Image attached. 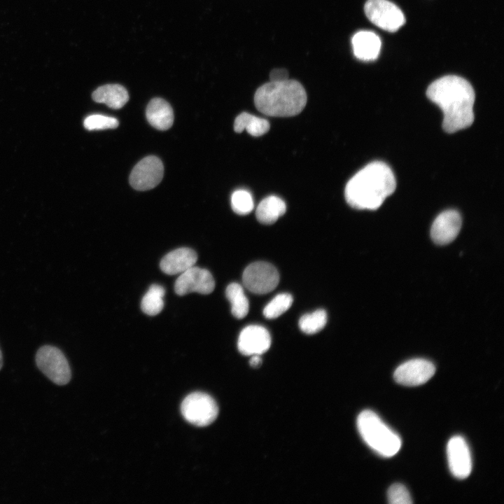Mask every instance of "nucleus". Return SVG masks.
<instances>
[{
    "instance_id": "obj_21",
    "label": "nucleus",
    "mask_w": 504,
    "mask_h": 504,
    "mask_svg": "<svg viewBox=\"0 0 504 504\" xmlns=\"http://www.w3.org/2000/svg\"><path fill=\"white\" fill-rule=\"evenodd\" d=\"M225 295L231 304L232 315L239 319L244 318L248 313L249 303L243 287L237 283H232L226 288Z\"/></svg>"
},
{
    "instance_id": "obj_7",
    "label": "nucleus",
    "mask_w": 504,
    "mask_h": 504,
    "mask_svg": "<svg viewBox=\"0 0 504 504\" xmlns=\"http://www.w3.org/2000/svg\"><path fill=\"white\" fill-rule=\"evenodd\" d=\"M279 281V274L272 264L258 261L246 267L242 275L245 288L255 294H266L273 290Z\"/></svg>"
},
{
    "instance_id": "obj_24",
    "label": "nucleus",
    "mask_w": 504,
    "mask_h": 504,
    "mask_svg": "<svg viewBox=\"0 0 504 504\" xmlns=\"http://www.w3.org/2000/svg\"><path fill=\"white\" fill-rule=\"evenodd\" d=\"M292 303L293 297L290 294H278L265 307L263 315L269 319L276 318L286 312Z\"/></svg>"
},
{
    "instance_id": "obj_16",
    "label": "nucleus",
    "mask_w": 504,
    "mask_h": 504,
    "mask_svg": "<svg viewBox=\"0 0 504 504\" xmlns=\"http://www.w3.org/2000/svg\"><path fill=\"white\" fill-rule=\"evenodd\" d=\"M354 55L363 61H370L377 58L382 42L380 38L370 31H360L351 39Z\"/></svg>"
},
{
    "instance_id": "obj_18",
    "label": "nucleus",
    "mask_w": 504,
    "mask_h": 504,
    "mask_svg": "<svg viewBox=\"0 0 504 504\" xmlns=\"http://www.w3.org/2000/svg\"><path fill=\"white\" fill-rule=\"evenodd\" d=\"M92 97L94 102L104 103L114 109L122 108L129 100L127 90L119 84L100 86L93 92Z\"/></svg>"
},
{
    "instance_id": "obj_25",
    "label": "nucleus",
    "mask_w": 504,
    "mask_h": 504,
    "mask_svg": "<svg viewBox=\"0 0 504 504\" xmlns=\"http://www.w3.org/2000/svg\"><path fill=\"white\" fill-rule=\"evenodd\" d=\"M231 206L237 214H249L253 209V200L251 193L245 190L234 191L231 197Z\"/></svg>"
},
{
    "instance_id": "obj_3",
    "label": "nucleus",
    "mask_w": 504,
    "mask_h": 504,
    "mask_svg": "<svg viewBox=\"0 0 504 504\" xmlns=\"http://www.w3.org/2000/svg\"><path fill=\"white\" fill-rule=\"evenodd\" d=\"M307 93L297 80L270 81L256 90V108L269 116L289 117L298 115L307 103Z\"/></svg>"
},
{
    "instance_id": "obj_10",
    "label": "nucleus",
    "mask_w": 504,
    "mask_h": 504,
    "mask_svg": "<svg viewBox=\"0 0 504 504\" xmlns=\"http://www.w3.org/2000/svg\"><path fill=\"white\" fill-rule=\"evenodd\" d=\"M214 288L215 281L210 272L195 265L180 274L174 284L175 293L178 295L190 293L206 295Z\"/></svg>"
},
{
    "instance_id": "obj_26",
    "label": "nucleus",
    "mask_w": 504,
    "mask_h": 504,
    "mask_svg": "<svg viewBox=\"0 0 504 504\" xmlns=\"http://www.w3.org/2000/svg\"><path fill=\"white\" fill-rule=\"evenodd\" d=\"M84 127L89 130L114 129L119 125L118 120L111 116L94 114L87 117L84 120Z\"/></svg>"
},
{
    "instance_id": "obj_13",
    "label": "nucleus",
    "mask_w": 504,
    "mask_h": 504,
    "mask_svg": "<svg viewBox=\"0 0 504 504\" xmlns=\"http://www.w3.org/2000/svg\"><path fill=\"white\" fill-rule=\"evenodd\" d=\"M270 345L271 337L268 330L256 325L245 327L237 342L239 352L245 356L261 355L270 349Z\"/></svg>"
},
{
    "instance_id": "obj_28",
    "label": "nucleus",
    "mask_w": 504,
    "mask_h": 504,
    "mask_svg": "<svg viewBox=\"0 0 504 504\" xmlns=\"http://www.w3.org/2000/svg\"><path fill=\"white\" fill-rule=\"evenodd\" d=\"M270 81H283L288 79V72L285 69H274L270 74Z\"/></svg>"
},
{
    "instance_id": "obj_8",
    "label": "nucleus",
    "mask_w": 504,
    "mask_h": 504,
    "mask_svg": "<svg viewBox=\"0 0 504 504\" xmlns=\"http://www.w3.org/2000/svg\"><path fill=\"white\" fill-rule=\"evenodd\" d=\"M364 9L374 24L390 32L396 31L405 22L401 10L388 0H368Z\"/></svg>"
},
{
    "instance_id": "obj_17",
    "label": "nucleus",
    "mask_w": 504,
    "mask_h": 504,
    "mask_svg": "<svg viewBox=\"0 0 504 504\" xmlns=\"http://www.w3.org/2000/svg\"><path fill=\"white\" fill-rule=\"evenodd\" d=\"M146 115L148 122L155 129L167 130L174 122V112L171 105L162 98H154L148 103Z\"/></svg>"
},
{
    "instance_id": "obj_6",
    "label": "nucleus",
    "mask_w": 504,
    "mask_h": 504,
    "mask_svg": "<svg viewBox=\"0 0 504 504\" xmlns=\"http://www.w3.org/2000/svg\"><path fill=\"white\" fill-rule=\"evenodd\" d=\"M181 411L189 423L197 426H206L216 419L218 407L214 399L207 393L194 392L183 400Z\"/></svg>"
},
{
    "instance_id": "obj_14",
    "label": "nucleus",
    "mask_w": 504,
    "mask_h": 504,
    "mask_svg": "<svg viewBox=\"0 0 504 504\" xmlns=\"http://www.w3.org/2000/svg\"><path fill=\"white\" fill-rule=\"evenodd\" d=\"M462 220L460 214L455 210H447L438 216L433 223L430 236L439 245L447 244L455 239L461 227Z\"/></svg>"
},
{
    "instance_id": "obj_1",
    "label": "nucleus",
    "mask_w": 504,
    "mask_h": 504,
    "mask_svg": "<svg viewBox=\"0 0 504 504\" xmlns=\"http://www.w3.org/2000/svg\"><path fill=\"white\" fill-rule=\"evenodd\" d=\"M426 95L442 109V127L447 133H454L472 124L475 95L465 79L454 75L443 76L428 86Z\"/></svg>"
},
{
    "instance_id": "obj_27",
    "label": "nucleus",
    "mask_w": 504,
    "mask_h": 504,
    "mask_svg": "<svg viewBox=\"0 0 504 504\" xmlns=\"http://www.w3.org/2000/svg\"><path fill=\"white\" fill-rule=\"evenodd\" d=\"M388 500L391 504H410L412 500L407 488L402 484L396 483L388 490Z\"/></svg>"
},
{
    "instance_id": "obj_20",
    "label": "nucleus",
    "mask_w": 504,
    "mask_h": 504,
    "mask_svg": "<svg viewBox=\"0 0 504 504\" xmlns=\"http://www.w3.org/2000/svg\"><path fill=\"white\" fill-rule=\"evenodd\" d=\"M234 130L237 133L246 130L251 135L259 136L269 131L270 123L266 119L248 113H241L234 120Z\"/></svg>"
},
{
    "instance_id": "obj_30",
    "label": "nucleus",
    "mask_w": 504,
    "mask_h": 504,
    "mask_svg": "<svg viewBox=\"0 0 504 504\" xmlns=\"http://www.w3.org/2000/svg\"><path fill=\"white\" fill-rule=\"evenodd\" d=\"M2 366H3V356H2L1 351L0 349V370L1 369Z\"/></svg>"
},
{
    "instance_id": "obj_9",
    "label": "nucleus",
    "mask_w": 504,
    "mask_h": 504,
    "mask_svg": "<svg viewBox=\"0 0 504 504\" xmlns=\"http://www.w3.org/2000/svg\"><path fill=\"white\" fill-rule=\"evenodd\" d=\"M164 166L156 156L143 158L133 168L130 176V183L137 190H148L156 187L162 181Z\"/></svg>"
},
{
    "instance_id": "obj_29",
    "label": "nucleus",
    "mask_w": 504,
    "mask_h": 504,
    "mask_svg": "<svg viewBox=\"0 0 504 504\" xmlns=\"http://www.w3.org/2000/svg\"><path fill=\"white\" fill-rule=\"evenodd\" d=\"M251 356V358L249 360L251 366L255 368L260 367L262 362L260 355H253Z\"/></svg>"
},
{
    "instance_id": "obj_11",
    "label": "nucleus",
    "mask_w": 504,
    "mask_h": 504,
    "mask_svg": "<svg viewBox=\"0 0 504 504\" xmlns=\"http://www.w3.org/2000/svg\"><path fill=\"white\" fill-rule=\"evenodd\" d=\"M435 367L430 361L416 358L410 360L396 368L395 381L404 386H414L426 383L435 374Z\"/></svg>"
},
{
    "instance_id": "obj_19",
    "label": "nucleus",
    "mask_w": 504,
    "mask_h": 504,
    "mask_svg": "<svg viewBox=\"0 0 504 504\" xmlns=\"http://www.w3.org/2000/svg\"><path fill=\"white\" fill-rule=\"evenodd\" d=\"M286 211L284 200L276 196H269L263 199L258 204L255 216L257 220L262 224L270 225L275 223Z\"/></svg>"
},
{
    "instance_id": "obj_22",
    "label": "nucleus",
    "mask_w": 504,
    "mask_h": 504,
    "mask_svg": "<svg viewBox=\"0 0 504 504\" xmlns=\"http://www.w3.org/2000/svg\"><path fill=\"white\" fill-rule=\"evenodd\" d=\"M164 294L163 286L152 284L141 300V308L143 312L149 316L158 314L164 307Z\"/></svg>"
},
{
    "instance_id": "obj_2",
    "label": "nucleus",
    "mask_w": 504,
    "mask_h": 504,
    "mask_svg": "<svg viewBox=\"0 0 504 504\" xmlns=\"http://www.w3.org/2000/svg\"><path fill=\"white\" fill-rule=\"evenodd\" d=\"M396 181L384 162H372L358 172L346 183V202L357 209L375 210L396 190Z\"/></svg>"
},
{
    "instance_id": "obj_23",
    "label": "nucleus",
    "mask_w": 504,
    "mask_h": 504,
    "mask_svg": "<svg viewBox=\"0 0 504 504\" xmlns=\"http://www.w3.org/2000/svg\"><path fill=\"white\" fill-rule=\"evenodd\" d=\"M327 323V314L323 309H317L302 316L298 325L300 330L307 335L321 331Z\"/></svg>"
},
{
    "instance_id": "obj_5",
    "label": "nucleus",
    "mask_w": 504,
    "mask_h": 504,
    "mask_svg": "<svg viewBox=\"0 0 504 504\" xmlns=\"http://www.w3.org/2000/svg\"><path fill=\"white\" fill-rule=\"evenodd\" d=\"M38 369L53 383L62 386L71 377V368L62 351L56 346L44 345L35 356Z\"/></svg>"
},
{
    "instance_id": "obj_15",
    "label": "nucleus",
    "mask_w": 504,
    "mask_h": 504,
    "mask_svg": "<svg viewBox=\"0 0 504 504\" xmlns=\"http://www.w3.org/2000/svg\"><path fill=\"white\" fill-rule=\"evenodd\" d=\"M196 252L190 248H179L165 255L160 261L161 270L169 275L180 274L194 266Z\"/></svg>"
},
{
    "instance_id": "obj_4",
    "label": "nucleus",
    "mask_w": 504,
    "mask_h": 504,
    "mask_svg": "<svg viewBox=\"0 0 504 504\" xmlns=\"http://www.w3.org/2000/svg\"><path fill=\"white\" fill-rule=\"evenodd\" d=\"M360 435L374 451L384 457L394 456L400 449L401 440L371 410H364L357 419Z\"/></svg>"
},
{
    "instance_id": "obj_12",
    "label": "nucleus",
    "mask_w": 504,
    "mask_h": 504,
    "mask_svg": "<svg viewBox=\"0 0 504 504\" xmlns=\"http://www.w3.org/2000/svg\"><path fill=\"white\" fill-rule=\"evenodd\" d=\"M449 467L452 475L458 479L469 476L472 470L470 452L461 436L452 437L447 447Z\"/></svg>"
}]
</instances>
